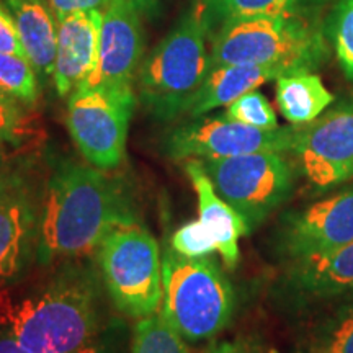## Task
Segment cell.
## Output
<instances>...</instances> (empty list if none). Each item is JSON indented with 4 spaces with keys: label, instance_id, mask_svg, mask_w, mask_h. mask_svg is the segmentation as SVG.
Returning <instances> with one entry per match:
<instances>
[{
    "label": "cell",
    "instance_id": "obj_1",
    "mask_svg": "<svg viewBox=\"0 0 353 353\" xmlns=\"http://www.w3.org/2000/svg\"><path fill=\"white\" fill-rule=\"evenodd\" d=\"M107 172L70 161L56 165L43 188L39 263L82 257L112 229L139 223L125 183Z\"/></svg>",
    "mask_w": 353,
    "mask_h": 353
},
{
    "label": "cell",
    "instance_id": "obj_2",
    "mask_svg": "<svg viewBox=\"0 0 353 353\" xmlns=\"http://www.w3.org/2000/svg\"><path fill=\"white\" fill-rule=\"evenodd\" d=\"M100 301L95 272L68 265L20 299L0 291V329L30 353H77L100 330Z\"/></svg>",
    "mask_w": 353,
    "mask_h": 353
},
{
    "label": "cell",
    "instance_id": "obj_3",
    "mask_svg": "<svg viewBox=\"0 0 353 353\" xmlns=\"http://www.w3.org/2000/svg\"><path fill=\"white\" fill-rule=\"evenodd\" d=\"M322 19L252 17L223 25L210 37L211 68L265 65L283 74L314 72L329 59Z\"/></svg>",
    "mask_w": 353,
    "mask_h": 353
},
{
    "label": "cell",
    "instance_id": "obj_4",
    "mask_svg": "<svg viewBox=\"0 0 353 353\" xmlns=\"http://www.w3.org/2000/svg\"><path fill=\"white\" fill-rule=\"evenodd\" d=\"M208 32L195 3H190L170 32L144 56L136 77L138 101L159 121L185 114L190 99L208 76Z\"/></svg>",
    "mask_w": 353,
    "mask_h": 353
},
{
    "label": "cell",
    "instance_id": "obj_5",
    "mask_svg": "<svg viewBox=\"0 0 353 353\" xmlns=\"http://www.w3.org/2000/svg\"><path fill=\"white\" fill-rule=\"evenodd\" d=\"M234 290L210 257L188 259L165 250L159 312L187 342L214 337L232 319Z\"/></svg>",
    "mask_w": 353,
    "mask_h": 353
},
{
    "label": "cell",
    "instance_id": "obj_6",
    "mask_svg": "<svg viewBox=\"0 0 353 353\" xmlns=\"http://www.w3.org/2000/svg\"><path fill=\"white\" fill-rule=\"evenodd\" d=\"M101 280L114 307L130 317L156 314L162 303V257L139 223L118 226L97 247Z\"/></svg>",
    "mask_w": 353,
    "mask_h": 353
},
{
    "label": "cell",
    "instance_id": "obj_7",
    "mask_svg": "<svg viewBox=\"0 0 353 353\" xmlns=\"http://www.w3.org/2000/svg\"><path fill=\"white\" fill-rule=\"evenodd\" d=\"M216 193L252 231L293 192V167L281 152L263 151L201 161Z\"/></svg>",
    "mask_w": 353,
    "mask_h": 353
},
{
    "label": "cell",
    "instance_id": "obj_8",
    "mask_svg": "<svg viewBox=\"0 0 353 353\" xmlns=\"http://www.w3.org/2000/svg\"><path fill=\"white\" fill-rule=\"evenodd\" d=\"M136 88H76L69 95V134L90 165L118 169L126 156L130 123L138 105Z\"/></svg>",
    "mask_w": 353,
    "mask_h": 353
},
{
    "label": "cell",
    "instance_id": "obj_9",
    "mask_svg": "<svg viewBox=\"0 0 353 353\" xmlns=\"http://www.w3.org/2000/svg\"><path fill=\"white\" fill-rule=\"evenodd\" d=\"M293 125L259 130L244 123L219 117H198L172 126L162 138V151L174 161H211L252 152H288Z\"/></svg>",
    "mask_w": 353,
    "mask_h": 353
},
{
    "label": "cell",
    "instance_id": "obj_10",
    "mask_svg": "<svg viewBox=\"0 0 353 353\" xmlns=\"http://www.w3.org/2000/svg\"><path fill=\"white\" fill-rule=\"evenodd\" d=\"M304 179L325 190L353 179V95L306 125H293L290 151Z\"/></svg>",
    "mask_w": 353,
    "mask_h": 353
},
{
    "label": "cell",
    "instance_id": "obj_11",
    "mask_svg": "<svg viewBox=\"0 0 353 353\" xmlns=\"http://www.w3.org/2000/svg\"><path fill=\"white\" fill-rule=\"evenodd\" d=\"M43 188L26 170L0 174V286L23 275L38 250Z\"/></svg>",
    "mask_w": 353,
    "mask_h": 353
},
{
    "label": "cell",
    "instance_id": "obj_12",
    "mask_svg": "<svg viewBox=\"0 0 353 353\" xmlns=\"http://www.w3.org/2000/svg\"><path fill=\"white\" fill-rule=\"evenodd\" d=\"M144 50L143 13L134 0H112L103 10L94 70L77 88H134Z\"/></svg>",
    "mask_w": 353,
    "mask_h": 353
},
{
    "label": "cell",
    "instance_id": "obj_13",
    "mask_svg": "<svg viewBox=\"0 0 353 353\" xmlns=\"http://www.w3.org/2000/svg\"><path fill=\"white\" fill-rule=\"evenodd\" d=\"M353 242V187L343 188L281 223L278 245L288 260L332 252Z\"/></svg>",
    "mask_w": 353,
    "mask_h": 353
},
{
    "label": "cell",
    "instance_id": "obj_14",
    "mask_svg": "<svg viewBox=\"0 0 353 353\" xmlns=\"http://www.w3.org/2000/svg\"><path fill=\"white\" fill-rule=\"evenodd\" d=\"M286 288L298 303L353 299V242L332 252L290 260Z\"/></svg>",
    "mask_w": 353,
    "mask_h": 353
},
{
    "label": "cell",
    "instance_id": "obj_15",
    "mask_svg": "<svg viewBox=\"0 0 353 353\" xmlns=\"http://www.w3.org/2000/svg\"><path fill=\"white\" fill-rule=\"evenodd\" d=\"M103 10H90L57 21V50L52 83L59 97H69L94 70Z\"/></svg>",
    "mask_w": 353,
    "mask_h": 353
},
{
    "label": "cell",
    "instance_id": "obj_16",
    "mask_svg": "<svg viewBox=\"0 0 353 353\" xmlns=\"http://www.w3.org/2000/svg\"><path fill=\"white\" fill-rule=\"evenodd\" d=\"M185 174L195 188L198 198V214L211 236L218 244V252L223 257V262L229 268L236 267L239 262V239L241 236L250 232L244 219L221 198L206 175L201 161L188 159L183 164Z\"/></svg>",
    "mask_w": 353,
    "mask_h": 353
},
{
    "label": "cell",
    "instance_id": "obj_17",
    "mask_svg": "<svg viewBox=\"0 0 353 353\" xmlns=\"http://www.w3.org/2000/svg\"><path fill=\"white\" fill-rule=\"evenodd\" d=\"M15 17L25 57L44 87L54 77L57 19L48 0H6Z\"/></svg>",
    "mask_w": 353,
    "mask_h": 353
},
{
    "label": "cell",
    "instance_id": "obj_18",
    "mask_svg": "<svg viewBox=\"0 0 353 353\" xmlns=\"http://www.w3.org/2000/svg\"><path fill=\"white\" fill-rule=\"evenodd\" d=\"M285 76L280 69L265 65H218L211 68L208 76L188 101L183 117H205L211 110L228 107L247 92L263 83Z\"/></svg>",
    "mask_w": 353,
    "mask_h": 353
},
{
    "label": "cell",
    "instance_id": "obj_19",
    "mask_svg": "<svg viewBox=\"0 0 353 353\" xmlns=\"http://www.w3.org/2000/svg\"><path fill=\"white\" fill-rule=\"evenodd\" d=\"M208 37L234 20L252 17H311L322 19L329 0H193Z\"/></svg>",
    "mask_w": 353,
    "mask_h": 353
},
{
    "label": "cell",
    "instance_id": "obj_20",
    "mask_svg": "<svg viewBox=\"0 0 353 353\" xmlns=\"http://www.w3.org/2000/svg\"><path fill=\"white\" fill-rule=\"evenodd\" d=\"M334 95L316 72L301 70L276 79V105L291 125L314 121L334 103Z\"/></svg>",
    "mask_w": 353,
    "mask_h": 353
},
{
    "label": "cell",
    "instance_id": "obj_21",
    "mask_svg": "<svg viewBox=\"0 0 353 353\" xmlns=\"http://www.w3.org/2000/svg\"><path fill=\"white\" fill-rule=\"evenodd\" d=\"M306 353H353V299L332 307L312 325Z\"/></svg>",
    "mask_w": 353,
    "mask_h": 353
},
{
    "label": "cell",
    "instance_id": "obj_22",
    "mask_svg": "<svg viewBox=\"0 0 353 353\" xmlns=\"http://www.w3.org/2000/svg\"><path fill=\"white\" fill-rule=\"evenodd\" d=\"M131 353H190L187 343L161 312L136 322L131 337Z\"/></svg>",
    "mask_w": 353,
    "mask_h": 353
},
{
    "label": "cell",
    "instance_id": "obj_23",
    "mask_svg": "<svg viewBox=\"0 0 353 353\" xmlns=\"http://www.w3.org/2000/svg\"><path fill=\"white\" fill-rule=\"evenodd\" d=\"M41 88L26 57L0 52V92L20 101L23 107H34L41 97Z\"/></svg>",
    "mask_w": 353,
    "mask_h": 353
},
{
    "label": "cell",
    "instance_id": "obj_24",
    "mask_svg": "<svg viewBox=\"0 0 353 353\" xmlns=\"http://www.w3.org/2000/svg\"><path fill=\"white\" fill-rule=\"evenodd\" d=\"M324 28L343 74L353 82V0H335Z\"/></svg>",
    "mask_w": 353,
    "mask_h": 353
},
{
    "label": "cell",
    "instance_id": "obj_25",
    "mask_svg": "<svg viewBox=\"0 0 353 353\" xmlns=\"http://www.w3.org/2000/svg\"><path fill=\"white\" fill-rule=\"evenodd\" d=\"M224 114L229 120L244 123V125L259 128V130H275L278 128L275 110L267 100V97L257 88L247 92L237 100H234L231 105H228Z\"/></svg>",
    "mask_w": 353,
    "mask_h": 353
},
{
    "label": "cell",
    "instance_id": "obj_26",
    "mask_svg": "<svg viewBox=\"0 0 353 353\" xmlns=\"http://www.w3.org/2000/svg\"><path fill=\"white\" fill-rule=\"evenodd\" d=\"M170 247L176 254L188 259L208 257L218 250L214 237L203 226L200 219L190 221L180 229H176L170 239Z\"/></svg>",
    "mask_w": 353,
    "mask_h": 353
},
{
    "label": "cell",
    "instance_id": "obj_27",
    "mask_svg": "<svg viewBox=\"0 0 353 353\" xmlns=\"http://www.w3.org/2000/svg\"><path fill=\"white\" fill-rule=\"evenodd\" d=\"M28 134V117L25 107L0 92V143L20 144Z\"/></svg>",
    "mask_w": 353,
    "mask_h": 353
},
{
    "label": "cell",
    "instance_id": "obj_28",
    "mask_svg": "<svg viewBox=\"0 0 353 353\" xmlns=\"http://www.w3.org/2000/svg\"><path fill=\"white\" fill-rule=\"evenodd\" d=\"M0 52L25 57L15 17L6 0H0Z\"/></svg>",
    "mask_w": 353,
    "mask_h": 353
},
{
    "label": "cell",
    "instance_id": "obj_29",
    "mask_svg": "<svg viewBox=\"0 0 353 353\" xmlns=\"http://www.w3.org/2000/svg\"><path fill=\"white\" fill-rule=\"evenodd\" d=\"M121 329L117 325H108L88 341L77 353H121Z\"/></svg>",
    "mask_w": 353,
    "mask_h": 353
},
{
    "label": "cell",
    "instance_id": "obj_30",
    "mask_svg": "<svg viewBox=\"0 0 353 353\" xmlns=\"http://www.w3.org/2000/svg\"><path fill=\"white\" fill-rule=\"evenodd\" d=\"M54 12L57 21L74 13L90 12V10H105L112 0H48Z\"/></svg>",
    "mask_w": 353,
    "mask_h": 353
},
{
    "label": "cell",
    "instance_id": "obj_31",
    "mask_svg": "<svg viewBox=\"0 0 353 353\" xmlns=\"http://www.w3.org/2000/svg\"><path fill=\"white\" fill-rule=\"evenodd\" d=\"M201 353H263V348L254 339L239 337L234 339V341L211 343Z\"/></svg>",
    "mask_w": 353,
    "mask_h": 353
},
{
    "label": "cell",
    "instance_id": "obj_32",
    "mask_svg": "<svg viewBox=\"0 0 353 353\" xmlns=\"http://www.w3.org/2000/svg\"><path fill=\"white\" fill-rule=\"evenodd\" d=\"M0 353H30L12 337L7 330L0 329Z\"/></svg>",
    "mask_w": 353,
    "mask_h": 353
},
{
    "label": "cell",
    "instance_id": "obj_33",
    "mask_svg": "<svg viewBox=\"0 0 353 353\" xmlns=\"http://www.w3.org/2000/svg\"><path fill=\"white\" fill-rule=\"evenodd\" d=\"M134 3L143 13V17H152L159 15V10H161V0H134Z\"/></svg>",
    "mask_w": 353,
    "mask_h": 353
},
{
    "label": "cell",
    "instance_id": "obj_34",
    "mask_svg": "<svg viewBox=\"0 0 353 353\" xmlns=\"http://www.w3.org/2000/svg\"><path fill=\"white\" fill-rule=\"evenodd\" d=\"M3 169H6V156H3L2 143H0V174H2Z\"/></svg>",
    "mask_w": 353,
    "mask_h": 353
}]
</instances>
